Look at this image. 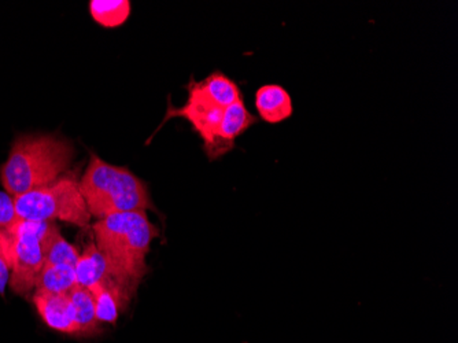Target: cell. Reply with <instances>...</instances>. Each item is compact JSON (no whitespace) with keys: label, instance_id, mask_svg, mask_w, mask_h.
<instances>
[{"label":"cell","instance_id":"6da1fadb","mask_svg":"<svg viewBox=\"0 0 458 343\" xmlns=\"http://www.w3.org/2000/svg\"><path fill=\"white\" fill-rule=\"evenodd\" d=\"M74 159L71 141L55 135H21L0 167V182L13 197L46 187L65 175Z\"/></svg>","mask_w":458,"mask_h":343},{"label":"cell","instance_id":"ba28073f","mask_svg":"<svg viewBox=\"0 0 458 343\" xmlns=\"http://www.w3.org/2000/svg\"><path fill=\"white\" fill-rule=\"evenodd\" d=\"M33 305L46 326L62 334L79 335L73 306L68 294L36 290Z\"/></svg>","mask_w":458,"mask_h":343},{"label":"cell","instance_id":"8992f818","mask_svg":"<svg viewBox=\"0 0 458 343\" xmlns=\"http://www.w3.org/2000/svg\"><path fill=\"white\" fill-rule=\"evenodd\" d=\"M187 91H189V98L182 107H174L169 103L161 126L172 118H184L191 124L192 130L202 139L203 150H208L217 135L224 109H220L200 91L194 79H191L187 85Z\"/></svg>","mask_w":458,"mask_h":343},{"label":"cell","instance_id":"9a60e30c","mask_svg":"<svg viewBox=\"0 0 458 343\" xmlns=\"http://www.w3.org/2000/svg\"><path fill=\"white\" fill-rule=\"evenodd\" d=\"M132 12L130 0H91L89 13L103 28H117L127 22Z\"/></svg>","mask_w":458,"mask_h":343},{"label":"cell","instance_id":"5b68a950","mask_svg":"<svg viewBox=\"0 0 458 343\" xmlns=\"http://www.w3.org/2000/svg\"><path fill=\"white\" fill-rule=\"evenodd\" d=\"M54 223L18 220L7 228L10 253V287L15 294L27 296L36 288L38 275L45 267L41 241Z\"/></svg>","mask_w":458,"mask_h":343},{"label":"cell","instance_id":"7a4b0ae2","mask_svg":"<svg viewBox=\"0 0 458 343\" xmlns=\"http://www.w3.org/2000/svg\"><path fill=\"white\" fill-rule=\"evenodd\" d=\"M95 244L121 282L136 290L148 273V254L158 229L146 211H127L94 224Z\"/></svg>","mask_w":458,"mask_h":343},{"label":"cell","instance_id":"8fae6325","mask_svg":"<svg viewBox=\"0 0 458 343\" xmlns=\"http://www.w3.org/2000/svg\"><path fill=\"white\" fill-rule=\"evenodd\" d=\"M74 270H76L77 285L86 288H91L97 283L102 282L103 279L115 278L109 262L98 249L95 242H91L84 252L80 253V259Z\"/></svg>","mask_w":458,"mask_h":343},{"label":"cell","instance_id":"ac0fdd59","mask_svg":"<svg viewBox=\"0 0 458 343\" xmlns=\"http://www.w3.org/2000/svg\"><path fill=\"white\" fill-rule=\"evenodd\" d=\"M18 219L15 201L6 191H0V228L6 229L14 226Z\"/></svg>","mask_w":458,"mask_h":343},{"label":"cell","instance_id":"277c9868","mask_svg":"<svg viewBox=\"0 0 458 343\" xmlns=\"http://www.w3.org/2000/svg\"><path fill=\"white\" fill-rule=\"evenodd\" d=\"M18 219L27 221H54L87 227L91 220L79 182L64 175L56 182L14 197Z\"/></svg>","mask_w":458,"mask_h":343},{"label":"cell","instance_id":"e0dca14e","mask_svg":"<svg viewBox=\"0 0 458 343\" xmlns=\"http://www.w3.org/2000/svg\"><path fill=\"white\" fill-rule=\"evenodd\" d=\"M9 234L7 228H0V296H4L10 283Z\"/></svg>","mask_w":458,"mask_h":343},{"label":"cell","instance_id":"7c38bea8","mask_svg":"<svg viewBox=\"0 0 458 343\" xmlns=\"http://www.w3.org/2000/svg\"><path fill=\"white\" fill-rule=\"evenodd\" d=\"M197 82L200 91L220 109H226V107L243 98L238 82L221 71L213 72L202 81Z\"/></svg>","mask_w":458,"mask_h":343},{"label":"cell","instance_id":"5bb4252c","mask_svg":"<svg viewBox=\"0 0 458 343\" xmlns=\"http://www.w3.org/2000/svg\"><path fill=\"white\" fill-rule=\"evenodd\" d=\"M41 246L45 254V264L76 267L79 262V250L62 236L59 227L55 223L46 235V238L41 241Z\"/></svg>","mask_w":458,"mask_h":343},{"label":"cell","instance_id":"3957f363","mask_svg":"<svg viewBox=\"0 0 458 343\" xmlns=\"http://www.w3.org/2000/svg\"><path fill=\"white\" fill-rule=\"evenodd\" d=\"M79 185L91 218L98 220L112 214L156 209L148 183L128 167L109 164L94 153Z\"/></svg>","mask_w":458,"mask_h":343},{"label":"cell","instance_id":"52a82bcc","mask_svg":"<svg viewBox=\"0 0 458 343\" xmlns=\"http://www.w3.org/2000/svg\"><path fill=\"white\" fill-rule=\"evenodd\" d=\"M257 123L259 118L247 109L243 98L224 109L215 141L209 149L205 150L208 159L215 161L228 154L235 147L236 139Z\"/></svg>","mask_w":458,"mask_h":343},{"label":"cell","instance_id":"4fadbf2b","mask_svg":"<svg viewBox=\"0 0 458 343\" xmlns=\"http://www.w3.org/2000/svg\"><path fill=\"white\" fill-rule=\"evenodd\" d=\"M74 319L79 327V335H95L99 332V320L97 317L94 296L89 288L77 285L69 291Z\"/></svg>","mask_w":458,"mask_h":343},{"label":"cell","instance_id":"9c48e42d","mask_svg":"<svg viewBox=\"0 0 458 343\" xmlns=\"http://www.w3.org/2000/svg\"><path fill=\"white\" fill-rule=\"evenodd\" d=\"M94 296L97 317L99 323L114 324L120 313H123L130 304L131 296L135 293L133 288L115 278L103 279L89 288Z\"/></svg>","mask_w":458,"mask_h":343},{"label":"cell","instance_id":"2e32d148","mask_svg":"<svg viewBox=\"0 0 458 343\" xmlns=\"http://www.w3.org/2000/svg\"><path fill=\"white\" fill-rule=\"evenodd\" d=\"M77 286V276L74 267L69 265L45 264L38 275L36 290L48 293L68 294Z\"/></svg>","mask_w":458,"mask_h":343},{"label":"cell","instance_id":"30bf717a","mask_svg":"<svg viewBox=\"0 0 458 343\" xmlns=\"http://www.w3.org/2000/svg\"><path fill=\"white\" fill-rule=\"evenodd\" d=\"M254 105L259 118L269 125H279L294 115L293 98L280 84L261 85L257 90Z\"/></svg>","mask_w":458,"mask_h":343}]
</instances>
